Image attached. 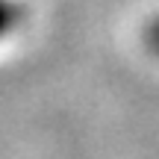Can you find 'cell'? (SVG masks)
Returning a JSON list of instances; mask_svg holds the SVG:
<instances>
[{
	"mask_svg": "<svg viewBox=\"0 0 159 159\" xmlns=\"http://www.w3.org/2000/svg\"><path fill=\"white\" fill-rule=\"evenodd\" d=\"M148 41H150V47H153V50L159 53V24H156V27L148 33Z\"/></svg>",
	"mask_w": 159,
	"mask_h": 159,
	"instance_id": "cell-2",
	"label": "cell"
},
{
	"mask_svg": "<svg viewBox=\"0 0 159 159\" xmlns=\"http://www.w3.org/2000/svg\"><path fill=\"white\" fill-rule=\"evenodd\" d=\"M21 15H24V9H21L18 3H12V0H0V39L9 35L12 30L18 27Z\"/></svg>",
	"mask_w": 159,
	"mask_h": 159,
	"instance_id": "cell-1",
	"label": "cell"
}]
</instances>
